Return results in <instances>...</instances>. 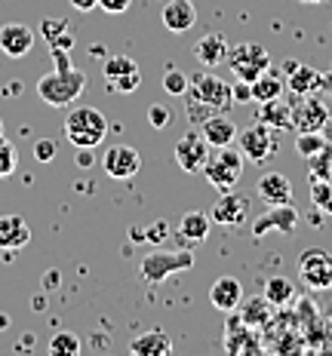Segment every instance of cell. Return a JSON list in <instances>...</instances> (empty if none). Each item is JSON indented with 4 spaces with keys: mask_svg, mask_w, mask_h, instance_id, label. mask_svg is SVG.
Here are the masks:
<instances>
[{
    "mask_svg": "<svg viewBox=\"0 0 332 356\" xmlns=\"http://www.w3.org/2000/svg\"><path fill=\"white\" fill-rule=\"evenodd\" d=\"M264 298H268L274 307H290L295 301V283L290 277H271L268 283H264Z\"/></svg>",
    "mask_w": 332,
    "mask_h": 356,
    "instance_id": "cell-30",
    "label": "cell"
},
{
    "mask_svg": "<svg viewBox=\"0 0 332 356\" xmlns=\"http://www.w3.org/2000/svg\"><path fill=\"white\" fill-rule=\"evenodd\" d=\"M286 89H292L295 95H311L323 89V71L308 68V65L290 62L286 65Z\"/></svg>",
    "mask_w": 332,
    "mask_h": 356,
    "instance_id": "cell-18",
    "label": "cell"
},
{
    "mask_svg": "<svg viewBox=\"0 0 332 356\" xmlns=\"http://www.w3.org/2000/svg\"><path fill=\"white\" fill-rule=\"evenodd\" d=\"M16 166H19V151H16V145H13L10 138L0 132V178L13 175V172H16Z\"/></svg>",
    "mask_w": 332,
    "mask_h": 356,
    "instance_id": "cell-34",
    "label": "cell"
},
{
    "mask_svg": "<svg viewBox=\"0 0 332 356\" xmlns=\"http://www.w3.org/2000/svg\"><path fill=\"white\" fill-rule=\"evenodd\" d=\"M299 280L311 289V292H326V289H332V255L329 252L320 246L301 252Z\"/></svg>",
    "mask_w": 332,
    "mask_h": 356,
    "instance_id": "cell-6",
    "label": "cell"
},
{
    "mask_svg": "<svg viewBox=\"0 0 332 356\" xmlns=\"http://www.w3.org/2000/svg\"><path fill=\"white\" fill-rule=\"evenodd\" d=\"M102 169L111 178H117V181H127V178H132L142 169V157L129 145H111L105 151V157H102Z\"/></svg>",
    "mask_w": 332,
    "mask_h": 356,
    "instance_id": "cell-13",
    "label": "cell"
},
{
    "mask_svg": "<svg viewBox=\"0 0 332 356\" xmlns=\"http://www.w3.org/2000/svg\"><path fill=\"white\" fill-rule=\"evenodd\" d=\"M308 178H332V142L308 157Z\"/></svg>",
    "mask_w": 332,
    "mask_h": 356,
    "instance_id": "cell-31",
    "label": "cell"
},
{
    "mask_svg": "<svg viewBox=\"0 0 332 356\" xmlns=\"http://www.w3.org/2000/svg\"><path fill=\"white\" fill-rule=\"evenodd\" d=\"M311 203L323 215H332V178H311Z\"/></svg>",
    "mask_w": 332,
    "mask_h": 356,
    "instance_id": "cell-32",
    "label": "cell"
},
{
    "mask_svg": "<svg viewBox=\"0 0 332 356\" xmlns=\"http://www.w3.org/2000/svg\"><path fill=\"white\" fill-rule=\"evenodd\" d=\"M210 218L216 221V225H221V227H237V225H243V221L249 218V197L237 194V191H228V194H221L216 200Z\"/></svg>",
    "mask_w": 332,
    "mask_h": 356,
    "instance_id": "cell-15",
    "label": "cell"
},
{
    "mask_svg": "<svg viewBox=\"0 0 332 356\" xmlns=\"http://www.w3.org/2000/svg\"><path fill=\"white\" fill-rule=\"evenodd\" d=\"M329 123V108L317 92L311 95H295L290 126L295 132H323Z\"/></svg>",
    "mask_w": 332,
    "mask_h": 356,
    "instance_id": "cell-7",
    "label": "cell"
},
{
    "mask_svg": "<svg viewBox=\"0 0 332 356\" xmlns=\"http://www.w3.org/2000/svg\"><path fill=\"white\" fill-rule=\"evenodd\" d=\"M326 129H329V136H332V111H329V123H326Z\"/></svg>",
    "mask_w": 332,
    "mask_h": 356,
    "instance_id": "cell-45",
    "label": "cell"
},
{
    "mask_svg": "<svg viewBox=\"0 0 332 356\" xmlns=\"http://www.w3.org/2000/svg\"><path fill=\"white\" fill-rule=\"evenodd\" d=\"M49 53H53V58H56V68L37 80V95L53 108H68L86 89V74L71 68L68 49H49Z\"/></svg>",
    "mask_w": 332,
    "mask_h": 356,
    "instance_id": "cell-2",
    "label": "cell"
},
{
    "mask_svg": "<svg viewBox=\"0 0 332 356\" xmlns=\"http://www.w3.org/2000/svg\"><path fill=\"white\" fill-rule=\"evenodd\" d=\"M129 3H132V0H99V6L105 13H111V16H120V13H127Z\"/></svg>",
    "mask_w": 332,
    "mask_h": 356,
    "instance_id": "cell-40",
    "label": "cell"
},
{
    "mask_svg": "<svg viewBox=\"0 0 332 356\" xmlns=\"http://www.w3.org/2000/svg\"><path fill=\"white\" fill-rule=\"evenodd\" d=\"M166 236V221H157V225H151L148 227V234H145V240H151V243H157V240H164Z\"/></svg>",
    "mask_w": 332,
    "mask_h": 356,
    "instance_id": "cell-41",
    "label": "cell"
},
{
    "mask_svg": "<svg viewBox=\"0 0 332 356\" xmlns=\"http://www.w3.org/2000/svg\"><path fill=\"white\" fill-rule=\"evenodd\" d=\"M231 320L225 325V350L228 353H258L262 350V341H258L255 329L240 320L237 310H231Z\"/></svg>",
    "mask_w": 332,
    "mask_h": 356,
    "instance_id": "cell-14",
    "label": "cell"
},
{
    "mask_svg": "<svg viewBox=\"0 0 332 356\" xmlns=\"http://www.w3.org/2000/svg\"><path fill=\"white\" fill-rule=\"evenodd\" d=\"M299 3H311L314 6V3H326V0H299Z\"/></svg>",
    "mask_w": 332,
    "mask_h": 356,
    "instance_id": "cell-44",
    "label": "cell"
},
{
    "mask_svg": "<svg viewBox=\"0 0 332 356\" xmlns=\"http://www.w3.org/2000/svg\"><path fill=\"white\" fill-rule=\"evenodd\" d=\"M56 154H58L56 138H37V142H34V157L40 163H53Z\"/></svg>",
    "mask_w": 332,
    "mask_h": 356,
    "instance_id": "cell-37",
    "label": "cell"
},
{
    "mask_svg": "<svg viewBox=\"0 0 332 356\" xmlns=\"http://www.w3.org/2000/svg\"><path fill=\"white\" fill-rule=\"evenodd\" d=\"M274 304H271L268 298H258V295H253V298H243L240 301V307H237V314H240V320L246 323V325H253V329H264V325L271 323V316H274Z\"/></svg>",
    "mask_w": 332,
    "mask_h": 356,
    "instance_id": "cell-25",
    "label": "cell"
},
{
    "mask_svg": "<svg viewBox=\"0 0 332 356\" xmlns=\"http://www.w3.org/2000/svg\"><path fill=\"white\" fill-rule=\"evenodd\" d=\"M206 160H210V142L203 138L200 129L184 132L179 142H175V163H179L184 172H203Z\"/></svg>",
    "mask_w": 332,
    "mask_h": 356,
    "instance_id": "cell-12",
    "label": "cell"
},
{
    "mask_svg": "<svg viewBox=\"0 0 332 356\" xmlns=\"http://www.w3.org/2000/svg\"><path fill=\"white\" fill-rule=\"evenodd\" d=\"M210 225H212V218L206 212H184L175 236H179L182 243H203L206 236H210Z\"/></svg>",
    "mask_w": 332,
    "mask_h": 356,
    "instance_id": "cell-28",
    "label": "cell"
},
{
    "mask_svg": "<svg viewBox=\"0 0 332 356\" xmlns=\"http://www.w3.org/2000/svg\"><path fill=\"white\" fill-rule=\"evenodd\" d=\"M40 34L49 43V49H71L74 47V28L68 19H43Z\"/></svg>",
    "mask_w": 332,
    "mask_h": 356,
    "instance_id": "cell-27",
    "label": "cell"
},
{
    "mask_svg": "<svg viewBox=\"0 0 332 356\" xmlns=\"http://www.w3.org/2000/svg\"><path fill=\"white\" fill-rule=\"evenodd\" d=\"M243 163H246V160H243V154L234 151L231 145L219 147L216 157L206 160L203 175H206V181H210L212 188L219 191V194H228V191L237 188V181H240V175H243Z\"/></svg>",
    "mask_w": 332,
    "mask_h": 356,
    "instance_id": "cell-5",
    "label": "cell"
},
{
    "mask_svg": "<svg viewBox=\"0 0 332 356\" xmlns=\"http://www.w3.org/2000/svg\"><path fill=\"white\" fill-rule=\"evenodd\" d=\"M184 114L194 126H200L203 120H210L212 114H221V111L231 108V86L221 77L210 71H197L188 77V89H184Z\"/></svg>",
    "mask_w": 332,
    "mask_h": 356,
    "instance_id": "cell-1",
    "label": "cell"
},
{
    "mask_svg": "<svg viewBox=\"0 0 332 356\" xmlns=\"http://www.w3.org/2000/svg\"><path fill=\"white\" fill-rule=\"evenodd\" d=\"M164 25L173 34H184L197 25V10L191 0H169L164 6Z\"/></svg>",
    "mask_w": 332,
    "mask_h": 356,
    "instance_id": "cell-23",
    "label": "cell"
},
{
    "mask_svg": "<svg viewBox=\"0 0 332 356\" xmlns=\"http://www.w3.org/2000/svg\"><path fill=\"white\" fill-rule=\"evenodd\" d=\"M255 191H258V197H262L268 206L292 203V181L283 172H264L262 178H258Z\"/></svg>",
    "mask_w": 332,
    "mask_h": 356,
    "instance_id": "cell-22",
    "label": "cell"
},
{
    "mask_svg": "<svg viewBox=\"0 0 332 356\" xmlns=\"http://www.w3.org/2000/svg\"><path fill=\"white\" fill-rule=\"evenodd\" d=\"M299 227V209L292 203H274L271 209H264L258 218L253 221V236L262 240L268 234H286L290 236Z\"/></svg>",
    "mask_w": 332,
    "mask_h": 356,
    "instance_id": "cell-10",
    "label": "cell"
},
{
    "mask_svg": "<svg viewBox=\"0 0 332 356\" xmlns=\"http://www.w3.org/2000/svg\"><path fill=\"white\" fill-rule=\"evenodd\" d=\"M77 166H93V157H90V147H77Z\"/></svg>",
    "mask_w": 332,
    "mask_h": 356,
    "instance_id": "cell-43",
    "label": "cell"
},
{
    "mask_svg": "<svg viewBox=\"0 0 332 356\" xmlns=\"http://www.w3.org/2000/svg\"><path fill=\"white\" fill-rule=\"evenodd\" d=\"M237 145H240V154L246 157L249 163H268L277 151V129L264 123H253L249 129L237 132Z\"/></svg>",
    "mask_w": 332,
    "mask_h": 356,
    "instance_id": "cell-9",
    "label": "cell"
},
{
    "mask_svg": "<svg viewBox=\"0 0 332 356\" xmlns=\"http://www.w3.org/2000/svg\"><path fill=\"white\" fill-rule=\"evenodd\" d=\"M283 89H286V77L268 68L264 74H258V77L253 80V99L255 102L277 99V95H283Z\"/></svg>",
    "mask_w": 332,
    "mask_h": 356,
    "instance_id": "cell-29",
    "label": "cell"
},
{
    "mask_svg": "<svg viewBox=\"0 0 332 356\" xmlns=\"http://www.w3.org/2000/svg\"><path fill=\"white\" fill-rule=\"evenodd\" d=\"M194 267V252L191 249H179V252H151V255L142 258L139 264V277L148 286H160L166 283V277L179 270H191Z\"/></svg>",
    "mask_w": 332,
    "mask_h": 356,
    "instance_id": "cell-4",
    "label": "cell"
},
{
    "mask_svg": "<svg viewBox=\"0 0 332 356\" xmlns=\"http://www.w3.org/2000/svg\"><path fill=\"white\" fill-rule=\"evenodd\" d=\"M129 353L132 356H166V353H173V338L160 329L142 332L139 338L129 341Z\"/></svg>",
    "mask_w": 332,
    "mask_h": 356,
    "instance_id": "cell-24",
    "label": "cell"
},
{
    "mask_svg": "<svg viewBox=\"0 0 332 356\" xmlns=\"http://www.w3.org/2000/svg\"><path fill=\"white\" fill-rule=\"evenodd\" d=\"M228 53H231V47H228L225 34H206L194 43V58L203 68H216V65L228 62Z\"/></svg>",
    "mask_w": 332,
    "mask_h": 356,
    "instance_id": "cell-21",
    "label": "cell"
},
{
    "mask_svg": "<svg viewBox=\"0 0 332 356\" xmlns=\"http://www.w3.org/2000/svg\"><path fill=\"white\" fill-rule=\"evenodd\" d=\"M68 3H71L77 13H90V10H95V6H99V0H68Z\"/></svg>",
    "mask_w": 332,
    "mask_h": 356,
    "instance_id": "cell-42",
    "label": "cell"
},
{
    "mask_svg": "<svg viewBox=\"0 0 332 356\" xmlns=\"http://www.w3.org/2000/svg\"><path fill=\"white\" fill-rule=\"evenodd\" d=\"M164 89H166L169 95H184V89H188V74L169 68V71L164 74Z\"/></svg>",
    "mask_w": 332,
    "mask_h": 356,
    "instance_id": "cell-36",
    "label": "cell"
},
{
    "mask_svg": "<svg viewBox=\"0 0 332 356\" xmlns=\"http://www.w3.org/2000/svg\"><path fill=\"white\" fill-rule=\"evenodd\" d=\"M292 114V102H283V95L268 102H258V123L271 126V129H286Z\"/></svg>",
    "mask_w": 332,
    "mask_h": 356,
    "instance_id": "cell-26",
    "label": "cell"
},
{
    "mask_svg": "<svg viewBox=\"0 0 332 356\" xmlns=\"http://www.w3.org/2000/svg\"><path fill=\"white\" fill-rule=\"evenodd\" d=\"M108 80V89H114V92H136L139 86H142V71H139V65L132 62L129 56H111L105 62V68H102Z\"/></svg>",
    "mask_w": 332,
    "mask_h": 356,
    "instance_id": "cell-11",
    "label": "cell"
},
{
    "mask_svg": "<svg viewBox=\"0 0 332 356\" xmlns=\"http://www.w3.org/2000/svg\"><path fill=\"white\" fill-rule=\"evenodd\" d=\"M31 243V225L22 215H0V249L16 252Z\"/></svg>",
    "mask_w": 332,
    "mask_h": 356,
    "instance_id": "cell-17",
    "label": "cell"
},
{
    "mask_svg": "<svg viewBox=\"0 0 332 356\" xmlns=\"http://www.w3.org/2000/svg\"><path fill=\"white\" fill-rule=\"evenodd\" d=\"M169 120H173V111L166 105H151L148 108V123L154 126V129H166Z\"/></svg>",
    "mask_w": 332,
    "mask_h": 356,
    "instance_id": "cell-38",
    "label": "cell"
},
{
    "mask_svg": "<svg viewBox=\"0 0 332 356\" xmlns=\"http://www.w3.org/2000/svg\"><path fill=\"white\" fill-rule=\"evenodd\" d=\"M210 301H212V307H216V310H221V314L237 310L240 301H243L240 280L237 277H219L216 283H212V289H210Z\"/></svg>",
    "mask_w": 332,
    "mask_h": 356,
    "instance_id": "cell-19",
    "label": "cell"
},
{
    "mask_svg": "<svg viewBox=\"0 0 332 356\" xmlns=\"http://www.w3.org/2000/svg\"><path fill=\"white\" fill-rule=\"evenodd\" d=\"M231 99H237V102H253V83H246V80H237V83L231 86Z\"/></svg>",
    "mask_w": 332,
    "mask_h": 356,
    "instance_id": "cell-39",
    "label": "cell"
},
{
    "mask_svg": "<svg viewBox=\"0 0 332 356\" xmlns=\"http://www.w3.org/2000/svg\"><path fill=\"white\" fill-rule=\"evenodd\" d=\"M0 132H3V123H0Z\"/></svg>",
    "mask_w": 332,
    "mask_h": 356,
    "instance_id": "cell-46",
    "label": "cell"
},
{
    "mask_svg": "<svg viewBox=\"0 0 332 356\" xmlns=\"http://www.w3.org/2000/svg\"><path fill=\"white\" fill-rule=\"evenodd\" d=\"M228 65H231L237 80L253 83L258 74H264L271 68V56H268V49L258 47V43H237V47L228 53Z\"/></svg>",
    "mask_w": 332,
    "mask_h": 356,
    "instance_id": "cell-8",
    "label": "cell"
},
{
    "mask_svg": "<svg viewBox=\"0 0 332 356\" xmlns=\"http://www.w3.org/2000/svg\"><path fill=\"white\" fill-rule=\"evenodd\" d=\"M80 338L74 335V332H56L53 338H49V353L53 356H77L80 353Z\"/></svg>",
    "mask_w": 332,
    "mask_h": 356,
    "instance_id": "cell-33",
    "label": "cell"
},
{
    "mask_svg": "<svg viewBox=\"0 0 332 356\" xmlns=\"http://www.w3.org/2000/svg\"><path fill=\"white\" fill-rule=\"evenodd\" d=\"M65 136L74 147H95L105 142L108 136V120L99 108H90V105H77L68 111L65 117Z\"/></svg>",
    "mask_w": 332,
    "mask_h": 356,
    "instance_id": "cell-3",
    "label": "cell"
},
{
    "mask_svg": "<svg viewBox=\"0 0 332 356\" xmlns=\"http://www.w3.org/2000/svg\"><path fill=\"white\" fill-rule=\"evenodd\" d=\"M37 34L22 22H10V25L0 28V53L6 58H22L34 49Z\"/></svg>",
    "mask_w": 332,
    "mask_h": 356,
    "instance_id": "cell-16",
    "label": "cell"
},
{
    "mask_svg": "<svg viewBox=\"0 0 332 356\" xmlns=\"http://www.w3.org/2000/svg\"><path fill=\"white\" fill-rule=\"evenodd\" d=\"M200 132H203L206 142H210V147H228V145H234V138H237L240 129H237V123L221 111V114H212L210 120L200 123Z\"/></svg>",
    "mask_w": 332,
    "mask_h": 356,
    "instance_id": "cell-20",
    "label": "cell"
},
{
    "mask_svg": "<svg viewBox=\"0 0 332 356\" xmlns=\"http://www.w3.org/2000/svg\"><path fill=\"white\" fill-rule=\"evenodd\" d=\"M323 145H326V138H323L320 132H299V138H295V151H299L301 157H311Z\"/></svg>",
    "mask_w": 332,
    "mask_h": 356,
    "instance_id": "cell-35",
    "label": "cell"
}]
</instances>
